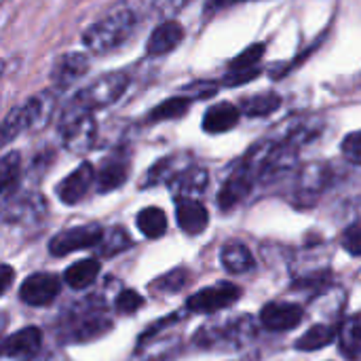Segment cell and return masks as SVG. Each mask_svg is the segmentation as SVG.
I'll return each instance as SVG.
<instances>
[{
  "label": "cell",
  "instance_id": "7",
  "mask_svg": "<svg viewBox=\"0 0 361 361\" xmlns=\"http://www.w3.org/2000/svg\"><path fill=\"white\" fill-rule=\"evenodd\" d=\"M89 70V57L80 51L63 53L55 59L51 68V85L55 91H66L74 82H78Z\"/></svg>",
  "mask_w": 361,
  "mask_h": 361
},
{
  "label": "cell",
  "instance_id": "30",
  "mask_svg": "<svg viewBox=\"0 0 361 361\" xmlns=\"http://www.w3.org/2000/svg\"><path fill=\"white\" fill-rule=\"evenodd\" d=\"M127 247H131V237H129L123 228H114V231L110 233L108 241L104 243V254H106V256H112V254L123 252V250H127Z\"/></svg>",
  "mask_w": 361,
  "mask_h": 361
},
{
  "label": "cell",
  "instance_id": "29",
  "mask_svg": "<svg viewBox=\"0 0 361 361\" xmlns=\"http://www.w3.org/2000/svg\"><path fill=\"white\" fill-rule=\"evenodd\" d=\"M142 305H144V298H142V294H137L135 290H123V292L116 296V309H118V313L131 315V313H135Z\"/></svg>",
  "mask_w": 361,
  "mask_h": 361
},
{
  "label": "cell",
  "instance_id": "26",
  "mask_svg": "<svg viewBox=\"0 0 361 361\" xmlns=\"http://www.w3.org/2000/svg\"><path fill=\"white\" fill-rule=\"evenodd\" d=\"M180 159H182V157H165L163 161H159V163L148 171L146 186H150V184H161V182H169V180H173L178 173H182L184 169H178Z\"/></svg>",
  "mask_w": 361,
  "mask_h": 361
},
{
  "label": "cell",
  "instance_id": "13",
  "mask_svg": "<svg viewBox=\"0 0 361 361\" xmlns=\"http://www.w3.org/2000/svg\"><path fill=\"white\" fill-rule=\"evenodd\" d=\"M176 218L186 235H201L209 222V214L205 205L190 197H180L176 201Z\"/></svg>",
  "mask_w": 361,
  "mask_h": 361
},
{
  "label": "cell",
  "instance_id": "9",
  "mask_svg": "<svg viewBox=\"0 0 361 361\" xmlns=\"http://www.w3.org/2000/svg\"><path fill=\"white\" fill-rule=\"evenodd\" d=\"M59 286L61 283L53 273H34L21 283L19 298L30 307H47L59 294Z\"/></svg>",
  "mask_w": 361,
  "mask_h": 361
},
{
  "label": "cell",
  "instance_id": "23",
  "mask_svg": "<svg viewBox=\"0 0 361 361\" xmlns=\"http://www.w3.org/2000/svg\"><path fill=\"white\" fill-rule=\"evenodd\" d=\"M137 228L148 237V239H159L167 231V216L159 207H144L137 214Z\"/></svg>",
  "mask_w": 361,
  "mask_h": 361
},
{
  "label": "cell",
  "instance_id": "8",
  "mask_svg": "<svg viewBox=\"0 0 361 361\" xmlns=\"http://www.w3.org/2000/svg\"><path fill=\"white\" fill-rule=\"evenodd\" d=\"M256 176H258L256 169L243 159V163H241V165L231 173V178L224 182V186H222V190H220V195H218V205H220L222 209H231L233 205L241 203V201L250 195Z\"/></svg>",
  "mask_w": 361,
  "mask_h": 361
},
{
  "label": "cell",
  "instance_id": "27",
  "mask_svg": "<svg viewBox=\"0 0 361 361\" xmlns=\"http://www.w3.org/2000/svg\"><path fill=\"white\" fill-rule=\"evenodd\" d=\"M188 277H190L188 271L176 269V271H171V273L159 277L154 283H150V288L157 290V292H163V294H167V292H169V294H176V292H180V290L188 283Z\"/></svg>",
  "mask_w": 361,
  "mask_h": 361
},
{
  "label": "cell",
  "instance_id": "10",
  "mask_svg": "<svg viewBox=\"0 0 361 361\" xmlns=\"http://www.w3.org/2000/svg\"><path fill=\"white\" fill-rule=\"evenodd\" d=\"M97 180V173L93 169L91 163H80L70 176H66L59 184H57V197L61 203L66 205H76L87 190L91 188V184Z\"/></svg>",
  "mask_w": 361,
  "mask_h": 361
},
{
  "label": "cell",
  "instance_id": "11",
  "mask_svg": "<svg viewBox=\"0 0 361 361\" xmlns=\"http://www.w3.org/2000/svg\"><path fill=\"white\" fill-rule=\"evenodd\" d=\"M305 317V311L300 305L294 302H271L262 309L260 313V322L267 330H275V332H283V330H292L296 328Z\"/></svg>",
  "mask_w": 361,
  "mask_h": 361
},
{
  "label": "cell",
  "instance_id": "3",
  "mask_svg": "<svg viewBox=\"0 0 361 361\" xmlns=\"http://www.w3.org/2000/svg\"><path fill=\"white\" fill-rule=\"evenodd\" d=\"M127 87H129L127 72H108V74L95 78L85 89H80L68 104V110L93 112L97 108H106V106L114 104L127 91Z\"/></svg>",
  "mask_w": 361,
  "mask_h": 361
},
{
  "label": "cell",
  "instance_id": "25",
  "mask_svg": "<svg viewBox=\"0 0 361 361\" xmlns=\"http://www.w3.org/2000/svg\"><path fill=\"white\" fill-rule=\"evenodd\" d=\"M19 165H21L19 152H8V154H4L2 161H0V182H2V192H4V197H8V192L17 186V180H19Z\"/></svg>",
  "mask_w": 361,
  "mask_h": 361
},
{
  "label": "cell",
  "instance_id": "32",
  "mask_svg": "<svg viewBox=\"0 0 361 361\" xmlns=\"http://www.w3.org/2000/svg\"><path fill=\"white\" fill-rule=\"evenodd\" d=\"M343 245L349 254H355V256H361V222L349 226V231L345 233L343 237Z\"/></svg>",
  "mask_w": 361,
  "mask_h": 361
},
{
  "label": "cell",
  "instance_id": "1",
  "mask_svg": "<svg viewBox=\"0 0 361 361\" xmlns=\"http://www.w3.org/2000/svg\"><path fill=\"white\" fill-rule=\"evenodd\" d=\"M157 0H125L123 4L114 6L106 17L91 23L85 34L82 42L91 53H110L118 49L123 42L129 40L137 23L154 11Z\"/></svg>",
  "mask_w": 361,
  "mask_h": 361
},
{
  "label": "cell",
  "instance_id": "24",
  "mask_svg": "<svg viewBox=\"0 0 361 361\" xmlns=\"http://www.w3.org/2000/svg\"><path fill=\"white\" fill-rule=\"evenodd\" d=\"M171 182L180 192H201L207 186V171L201 167H186Z\"/></svg>",
  "mask_w": 361,
  "mask_h": 361
},
{
  "label": "cell",
  "instance_id": "2",
  "mask_svg": "<svg viewBox=\"0 0 361 361\" xmlns=\"http://www.w3.org/2000/svg\"><path fill=\"white\" fill-rule=\"evenodd\" d=\"M57 93L59 91H55L53 87L42 89L36 95L27 97L25 104L15 106L2 121V144H8L11 140H15L19 133L27 129L42 127L53 114V108L57 104Z\"/></svg>",
  "mask_w": 361,
  "mask_h": 361
},
{
  "label": "cell",
  "instance_id": "17",
  "mask_svg": "<svg viewBox=\"0 0 361 361\" xmlns=\"http://www.w3.org/2000/svg\"><path fill=\"white\" fill-rule=\"evenodd\" d=\"M99 271H102L99 260H95V258H85V260L74 262L70 269H66L63 281H66L70 288H74V290H85V288H89V286L97 279Z\"/></svg>",
  "mask_w": 361,
  "mask_h": 361
},
{
  "label": "cell",
  "instance_id": "21",
  "mask_svg": "<svg viewBox=\"0 0 361 361\" xmlns=\"http://www.w3.org/2000/svg\"><path fill=\"white\" fill-rule=\"evenodd\" d=\"M343 355L351 361H361V315L351 317L338 332Z\"/></svg>",
  "mask_w": 361,
  "mask_h": 361
},
{
  "label": "cell",
  "instance_id": "16",
  "mask_svg": "<svg viewBox=\"0 0 361 361\" xmlns=\"http://www.w3.org/2000/svg\"><path fill=\"white\" fill-rule=\"evenodd\" d=\"M129 176V161L125 157H112L106 161V165L97 173V190L110 192L125 184Z\"/></svg>",
  "mask_w": 361,
  "mask_h": 361
},
{
  "label": "cell",
  "instance_id": "22",
  "mask_svg": "<svg viewBox=\"0 0 361 361\" xmlns=\"http://www.w3.org/2000/svg\"><path fill=\"white\" fill-rule=\"evenodd\" d=\"M192 99L190 97H169L165 102H161L157 108H152L148 112V123H161V121H173L180 118L188 112Z\"/></svg>",
  "mask_w": 361,
  "mask_h": 361
},
{
  "label": "cell",
  "instance_id": "18",
  "mask_svg": "<svg viewBox=\"0 0 361 361\" xmlns=\"http://www.w3.org/2000/svg\"><path fill=\"white\" fill-rule=\"evenodd\" d=\"M222 264L228 273L233 275H239V273H245L250 269H254V256L252 252L243 245V243H228L222 247Z\"/></svg>",
  "mask_w": 361,
  "mask_h": 361
},
{
  "label": "cell",
  "instance_id": "12",
  "mask_svg": "<svg viewBox=\"0 0 361 361\" xmlns=\"http://www.w3.org/2000/svg\"><path fill=\"white\" fill-rule=\"evenodd\" d=\"M182 40H184V27H182V23L176 21V19H165L148 36V40H146V53L148 55H167Z\"/></svg>",
  "mask_w": 361,
  "mask_h": 361
},
{
  "label": "cell",
  "instance_id": "15",
  "mask_svg": "<svg viewBox=\"0 0 361 361\" xmlns=\"http://www.w3.org/2000/svg\"><path fill=\"white\" fill-rule=\"evenodd\" d=\"M241 108L231 104V102H220V104H214L205 116H203V129L207 133H224V131H231L239 118H241Z\"/></svg>",
  "mask_w": 361,
  "mask_h": 361
},
{
  "label": "cell",
  "instance_id": "4",
  "mask_svg": "<svg viewBox=\"0 0 361 361\" xmlns=\"http://www.w3.org/2000/svg\"><path fill=\"white\" fill-rule=\"evenodd\" d=\"M59 131L63 137V144L74 150V152H82L87 148H91L93 140H95V118L91 112H76V110H63L61 123H59Z\"/></svg>",
  "mask_w": 361,
  "mask_h": 361
},
{
  "label": "cell",
  "instance_id": "20",
  "mask_svg": "<svg viewBox=\"0 0 361 361\" xmlns=\"http://www.w3.org/2000/svg\"><path fill=\"white\" fill-rule=\"evenodd\" d=\"M338 328L334 326H324V324H317L313 326L305 336H300L296 341V349L298 351H319L328 345L334 343V338L338 336Z\"/></svg>",
  "mask_w": 361,
  "mask_h": 361
},
{
  "label": "cell",
  "instance_id": "35",
  "mask_svg": "<svg viewBox=\"0 0 361 361\" xmlns=\"http://www.w3.org/2000/svg\"><path fill=\"white\" fill-rule=\"evenodd\" d=\"M237 2H245V0H209V8H222V6H231Z\"/></svg>",
  "mask_w": 361,
  "mask_h": 361
},
{
  "label": "cell",
  "instance_id": "6",
  "mask_svg": "<svg viewBox=\"0 0 361 361\" xmlns=\"http://www.w3.org/2000/svg\"><path fill=\"white\" fill-rule=\"evenodd\" d=\"M241 292L243 290L235 283H218V286H212L192 294L186 307L192 313H216L235 305L241 298Z\"/></svg>",
  "mask_w": 361,
  "mask_h": 361
},
{
  "label": "cell",
  "instance_id": "34",
  "mask_svg": "<svg viewBox=\"0 0 361 361\" xmlns=\"http://www.w3.org/2000/svg\"><path fill=\"white\" fill-rule=\"evenodd\" d=\"M11 283H13V269L8 264H2V294L8 292Z\"/></svg>",
  "mask_w": 361,
  "mask_h": 361
},
{
  "label": "cell",
  "instance_id": "5",
  "mask_svg": "<svg viewBox=\"0 0 361 361\" xmlns=\"http://www.w3.org/2000/svg\"><path fill=\"white\" fill-rule=\"evenodd\" d=\"M102 241H104L102 226H97V224H82V226H74V228L57 233L49 241V252L53 256H66V254H72L76 250L95 247Z\"/></svg>",
  "mask_w": 361,
  "mask_h": 361
},
{
  "label": "cell",
  "instance_id": "19",
  "mask_svg": "<svg viewBox=\"0 0 361 361\" xmlns=\"http://www.w3.org/2000/svg\"><path fill=\"white\" fill-rule=\"evenodd\" d=\"M281 106V97L277 93H258L252 97H243L239 108L245 116H254V118H262L273 114L275 110H279Z\"/></svg>",
  "mask_w": 361,
  "mask_h": 361
},
{
  "label": "cell",
  "instance_id": "28",
  "mask_svg": "<svg viewBox=\"0 0 361 361\" xmlns=\"http://www.w3.org/2000/svg\"><path fill=\"white\" fill-rule=\"evenodd\" d=\"M264 55V44L258 42V44H252L247 47L239 57H235L228 66V70H252V68H260V59Z\"/></svg>",
  "mask_w": 361,
  "mask_h": 361
},
{
  "label": "cell",
  "instance_id": "14",
  "mask_svg": "<svg viewBox=\"0 0 361 361\" xmlns=\"http://www.w3.org/2000/svg\"><path fill=\"white\" fill-rule=\"evenodd\" d=\"M42 332L36 326H27L2 341V355L4 357H25L40 349Z\"/></svg>",
  "mask_w": 361,
  "mask_h": 361
},
{
  "label": "cell",
  "instance_id": "33",
  "mask_svg": "<svg viewBox=\"0 0 361 361\" xmlns=\"http://www.w3.org/2000/svg\"><path fill=\"white\" fill-rule=\"evenodd\" d=\"M188 2H192V0H157L154 2V11L161 13V15H173L180 8H184Z\"/></svg>",
  "mask_w": 361,
  "mask_h": 361
},
{
  "label": "cell",
  "instance_id": "31",
  "mask_svg": "<svg viewBox=\"0 0 361 361\" xmlns=\"http://www.w3.org/2000/svg\"><path fill=\"white\" fill-rule=\"evenodd\" d=\"M343 152H345V157H347L351 163L361 165V131H355V133H351V135L345 137V142H343Z\"/></svg>",
  "mask_w": 361,
  "mask_h": 361
}]
</instances>
